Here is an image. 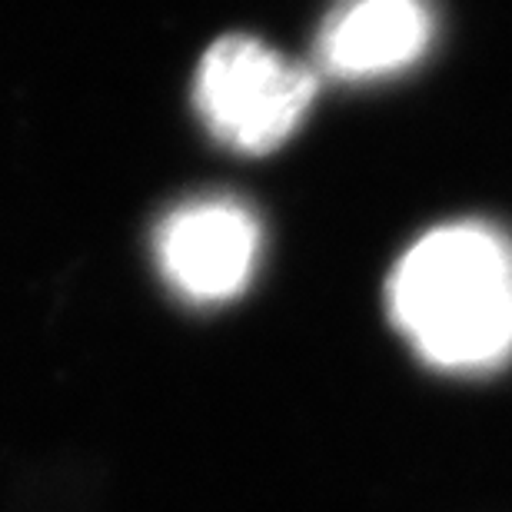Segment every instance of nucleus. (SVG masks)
<instances>
[{
	"mask_svg": "<svg viewBox=\"0 0 512 512\" xmlns=\"http://www.w3.org/2000/svg\"><path fill=\"white\" fill-rule=\"evenodd\" d=\"M389 316L429 366H499L512 353V243L476 220L429 230L396 263Z\"/></svg>",
	"mask_w": 512,
	"mask_h": 512,
	"instance_id": "nucleus-1",
	"label": "nucleus"
},
{
	"mask_svg": "<svg viewBox=\"0 0 512 512\" xmlns=\"http://www.w3.org/2000/svg\"><path fill=\"white\" fill-rule=\"evenodd\" d=\"M433 40L426 0H340L323 20L316 57L330 77L376 80L413 67Z\"/></svg>",
	"mask_w": 512,
	"mask_h": 512,
	"instance_id": "nucleus-4",
	"label": "nucleus"
},
{
	"mask_svg": "<svg viewBox=\"0 0 512 512\" xmlns=\"http://www.w3.org/2000/svg\"><path fill=\"white\" fill-rule=\"evenodd\" d=\"M316 94V74L306 70L263 40L230 34L207 47L193 104L203 124L240 153H270L290 140Z\"/></svg>",
	"mask_w": 512,
	"mask_h": 512,
	"instance_id": "nucleus-2",
	"label": "nucleus"
},
{
	"mask_svg": "<svg viewBox=\"0 0 512 512\" xmlns=\"http://www.w3.org/2000/svg\"><path fill=\"white\" fill-rule=\"evenodd\" d=\"M260 223L230 197L190 200L157 230L160 273L190 303H223L247 290L260 260Z\"/></svg>",
	"mask_w": 512,
	"mask_h": 512,
	"instance_id": "nucleus-3",
	"label": "nucleus"
}]
</instances>
